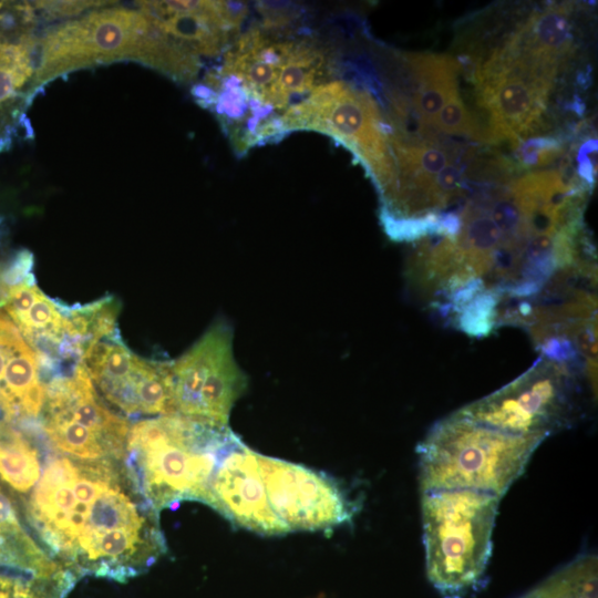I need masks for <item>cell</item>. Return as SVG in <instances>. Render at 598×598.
<instances>
[{
  "label": "cell",
  "instance_id": "cell-13",
  "mask_svg": "<svg viewBox=\"0 0 598 598\" xmlns=\"http://www.w3.org/2000/svg\"><path fill=\"white\" fill-rule=\"evenodd\" d=\"M37 18L31 2L6 1L0 19V150L22 109L31 102L38 62Z\"/></svg>",
  "mask_w": 598,
  "mask_h": 598
},
{
  "label": "cell",
  "instance_id": "cell-25",
  "mask_svg": "<svg viewBox=\"0 0 598 598\" xmlns=\"http://www.w3.org/2000/svg\"><path fill=\"white\" fill-rule=\"evenodd\" d=\"M564 151L557 137H530L517 150V158L525 167H536L554 162Z\"/></svg>",
  "mask_w": 598,
  "mask_h": 598
},
{
  "label": "cell",
  "instance_id": "cell-9",
  "mask_svg": "<svg viewBox=\"0 0 598 598\" xmlns=\"http://www.w3.org/2000/svg\"><path fill=\"white\" fill-rule=\"evenodd\" d=\"M269 504L291 530L331 529L350 522L354 504L330 477L258 453Z\"/></svg>",
  "mask_w": 598,
  "mask_h": 598
},
{
  "label": "cell",
  "instance_id": "cell-2",
  "mask_svg": "<svg viewBox=\"0 0 598 598\" xmlns=\"http://www.w3.org/2000/svg\"><path fill=\"white\" fill-rule=\"evenodd\" d=\"M120 61L137 62L184 84L194 82L202 68L199 56L162 33L138 9L106 6L58 23L39 38L30 101L58 78Z\"/></svg>",
  "mask_w": 598,
  "mask_h": 598
},
{
  "label": "cell",
  "instance_id": "cell-27",
  "mask_svg": "<svg viewBox=\"0 0 598 598\" xmlns=\"http://www.w3.org/2000/svg\"><path fill=\"white\" fill-rule=\"evenodd\" d=\"M109 485L103 481H93L78 475L72 482V489L79 503L91 505Z\"/></svg>",
  "mask_w": 598,
  "mask_h": 598
},
{
  "label": "cell",
  "instance_id": "cell-20",
  "mask_svg": "<svg viewBox=\"0 0 598 598\" xmlns=\"http://www.w3.org/2000/svg\"><path fill=\"white\" fill-rule=\"evenodd\" d=\"M63 582L49 568L16 575L0 574V598H60Z\"/></svg>",
  "mask_w": 598,
  "mask_h": 598
},
{
  "label": "cell",
  "instance_id": "cell-26",
  "mask_svg": "<svg viewBox=\"0 0 598 598\" xmlns=\"http://www.w3.org/2000/svg\"><path fill=\"white\" fill-rule=\"evenodd\" d=\"M112 1H32L37 16L45 21L75 19L89 11L110 6Z\"/></svg>",
  "mask_w": 598,
  "mask_h": 598
},
{
  "label": "cell",
  "instance_id": "cell-12",
  "mask_svg": "<svg viewBox=\"0 0 598 598\" xmlns=\"http://www.w3.org/2000/svg\"><path fill=\"white\" fill-rule=\"evenodd\" d=\"M208 503L231 522L262 535L290 532L274 513L258 464V453L238 440L219 460Z\"/></svg>",
  "mask_w": 598,
  "mask_h": 598
},
{
  "label": "cell",
  "instance_id": "cell-16",
  "mask_svg": "<svg viewBox=\"0 0 598 598\" xmlns=\"http://www.w3.org/2000/svg\"><path fill=\"white\" fill-rule=\"evenodd\" d=\"M514 38L530 58L558 65L573 44L569 6L551 4L534 13Z\"/></svg>",
  "mask_w": 598,
  "mask_h": 598
},
{
  "label": "cell",
  "instance_id": "cell-1",
  "mask_svg": "<svg viewBox=\"0 0 598 598\" xmlns=\"http://www.w3.org/2000/svg\"><path fill=\"white\" fill-rule=\"evenodd\" d=\"M280 29L261 23L240 32L219 65L193 89L238 154L281 136L280 118L290 109L288 87L313 60V40L283 37Z\"/></svg>",
  "mask_w": 598,
  "mask_h": 598
},
{
  "label": "cell",
  "instance_id": "cell-14",
  "mask_svg": "<svg viewBox=\"0 0 598 598\" xmlns=\"http://www.w3.org/2000/svg\"><path fill=\"white\" fill-rule=\"evenodd\" d=\"M4 308L30 343H56L66 336V317L30 280V275L19 285L9 288Z\"/></svg>",
  "mask_w": 598,
  "mask_h": 598
},
{
  "label": "cell",
  "instance_id": "cell-19",
  "mask_svg": "<svg viewBox=\"0 0 598 598\" xmlns=\"http://www.w3.org/2000/svg\"><path fill=\"white\" fill-rule=\"evenodd\" d=\"M1 383L0 394L10 404L40 383L38 357L22 338L10 349Z\"/></svg>",
  "mask_w": 598,
  "mask_h": 598
},
{
  "label": "cell",
  "instance_id": "cell-3",
  "mask_svg": "<svg viewBox=\"0 0 598 598\" xmlns=\"http://www.w3.org/2000/svg\"><path fill=\"white\" fill-rule=\"evenodd\" d=\"M545 439L506 433L454 412L434 423L416 447L421 494L470 489L501 498Z\"/></svg>",
  "mask_w": 598,
  "mask_h": 598
},
{
  "label": "cell",
  "instance_id": "cell-22",
  "mask_svg": "<svg viewBox=\"0 0 598 598\" xmlns=\"http://www.w3.org/2000/svg\"><path fill=\"white\" fill-rule=\"evenodd\" d=\"M0 475L16 489L27 492L40 477L35 452L21 442L10 448L0 447Z\"/></svg>",
  "mask_w": 598,
  "mask_h": 598
},
{
  "label": "cell",
  "instance_id": "cell-7",
  "mask_svg": "<svg viewBox=\"0 0 598 598\" xmlns=\"http://www.w3.org/2000/svg\"><path fill=\"white\" fill-rule=\"evenodd\" d=\"M576 395L567 364L542 357L511 383L455 413L506 433L548 437L570 422Z\"/></svg>",
  "mask_w": 598,
  "mask_h": 598
},
{
  "label": "cell",
  "instance_id": "cell-18",
  "mask_svg": "<svg viewBox=\"0 0 598 598\" xmlns=\"http://www.w3.org/2000/svg\"><path fill=\"white\" fill-rule=\"evenodd\" d=\"M520 598H597V559L580 556Z\"/></svg>",
  "mask_w": 598,
  "mask_h": 598
},
{
  "label": "cell",
  "instance_id": "cell-21",
  "mask_svg": "<svg viewBox=\"0 0 598 598\" xmlns=\"http://www.w3.org/2000/svg\"><path fill=\"white\" fill-rule=\"evenodd\" d=\"M47 432L58 448L78 457L95 460L103 454L101 437L78 423L49 416Z\"/></svg>",
  "mask_w": 598,
  "mask_h": 598
},
{
  "label": "cell",
  "instance_id": "cell-23",
  "mask_svg": "<svg viewBox=\"0 0 598 598\" xmlns=\"http://www.w3.org/2000/svg\"><path fill=\"white\" fill-rule=\"evenodd\" d=\"M433 124L447 134L465 135L485 141L484 134L458 94L443 105Z\"/></svg>",
  "mask_w": 598,
  "mask_h": 598
},
{
  "label": "cell",
  "instance_id": "cell-15",
  "mask_svg": "<svg viewBox=\"0 0 598 598\" xmlns=\"http://www.w3.org/2000/svg\"><path fill=\"white\" fill-rule=\"evenodd\" d=\"M405 60L416 83L415 107L422 122H434L443 105L458 94L460 64L447 55L406 54Z\"/></svg>",
  "mask_w": 598,
  "mask_h": 598
},
{
  "label": "cell",
  "instance_id": "cell-5",
  "mask_svg": "<svg viewBox=\"0 0 598 598\" xmlns=\"http://www.w3.org/2000/svg\"><path fill=\"white\" fill-rule=\"evenodd\" d=\"M238 440L229 426L169 414L134 425L128 442L142 451L148 481L163 499L208 503L216 466Z\"/></svg>",
  "mask_w": 598,
  "mask_h": 598
},
{
  "label": "cell",
  "instance_id": "cell-17",
  "mask_svg": "<svg viewBox=\"0 0 598 598\" xmlns=\"http://www.w3.org/2000/svg\"><path fill=\"white\" fill-rule=\"evenodd\" d=\"M143 519L131 501L116 488H106L90 505L84 528L78 544L86 554L92 544L103 533L117 528L140 529Z\"/></svg>",
  "mask_w": 598,
  "mask_h": 598
},
{
  "label": "cell",
  "instance_id": "cell-28",
  "mask_svg": "<svg viewBox=\"0 0 598 598\" xmlns=\"http://www.w3.org/2000/svg\"><path fill=\"white\" fill-rule=\"evenodd\" d=\"M14 515L9 499L0 492V526L13 524Z\"/></svg>",
  "mask_w": 598,
  "mask_h": 598
},
{
  "label": "cell",
  "instance_id": "cell-11",
  "mask_svg": "<svg viewBox=\"0 0 598 598\" xmlns=\"http://www.w3.org/2000/svg\"><path fill=\"white\" fill-rule=\"evenodd\" d=\"M165 35L200 59L218 58L240 34L247 4L235 1H137Z\"/></svg>",
  "mask_w": 598,
  "mask_h": 598
},
{
  "label": "cell",
  "instance_id": "cell-6",
  "mask_svg": "<svg viewBox=\"0 0 598 598\" xmlns=\"http://www.w3.org/2000/svg\"><path fill=\"white\" fill-rule=\"evenodd\" d=\"M301 130L329 135L347 147L380 197L391 188L395 172L390 131L369 92L338 79L319 85L280 118L281 136Z\"/></svg>",
  "mask_w": 598,
  "mask_h": 598
},
{
  "label": "cell",
  "instance_id": "cell-10",
  "mask_svg": "<svg viewBox=\"0 0 598 598\" xmlns=\"http://www.w3.org/2000/svg\"><path fill=\"white\" fill-rule=\"evenodd\" d=\"M83 363L105 398L128 414H175L172 362L142 359L118 341L101 338Z\"/></svg>",
  "mask_w": 598,
  "mask_h": 598
},
{
  "label": "cell",
  "instance_id": "cell-8",
  "mask_svg": "<svg viewBox=\"0 0 598 598\" xmlns=\"http://www.w3.org/2000/svg\"><path fill=\"white\" fill-rule=\"evenodd\" d=\"M230 324L218 320L171 364L176 414L228 426L231 409L247 388L233 349Z\"/></svg>",
  "mask_w": 598,
  "mask_h": 598
},
{
  "label": "cell",
  "instance_id": "cell-4",
  "mask_svg": "<svg viewBox=\"0 0 598 598\" xmlns=\"http://www.w3.org/2000/svg\"><path fill=\"white\" fill-rule=\"evenodd\" d=\"M498 505L470 489L422 493L426 575L443 598H462L485 575Z\"/></svg>",
  "mask_w": 598,
  "mask_h": 598
},
{
  "label": "cell",
  "instance_id": "cell-24",
  "mask_svg": "<svg viewBox=\"0 0 598 598\" xmlns=\"http://www.w3.org/2000/svg\"><path fill=\"white\" fill-rule=\"evenodd\" d=\"M138 530L134 528H117L100 535L86 551L89 560L103 557L118 558L134 551L138 540Z\"/></svg>",
  "mask_w": 598,
  "mask_h": 598
}]
</instances>
